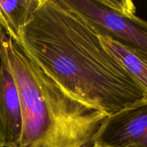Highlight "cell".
<instances>
[{
  "label": "cell",
  "instance_id": "6da1fadb",
  "mask_svg": "<svg viewBox=\"0 0 147 147\" xmlns=\"http://www.w3.org/2000/svg\"><path fill=\"white\" fill-rule=\"evenodd\" d=\"M20 44L67 94L107 116L144 98L98 32L65 0H40Z\"/></svg>",
  "mask_w": 147,
  "mask_h": 147
},
{
  "label": "cell",
  "instance_id": "7a4b0ae2",
  "mask_svg": "<svg viewBox=\"0 0 147 147\" xmlns=\"http://www.w3.org/2000/svg\"><path fill=\"white\" fill-rule=\"evenodd\" d=\"M7 58L22 111L21 136L16 147H90L109 116L65 93L8 37Z\"/></svg>",
  "mask_w": 147,
  "mask_h": 147
},
{
  "label": "cell",
  "instance_id": "3957f363",
  "mask_svg": "<svg viewBox=\"0 0 147 147\" xmlns=\"http://www.w3.org/2000/svg\"><path fill=\"white\" fill-rule=\"evenodd\" d=\"M95 143L147 147V100L143 98L109 116L98 132Z\"/></svg>",
  "mask_w": 147,
  "mask_h": 147
},
{
  "label": "cell",
  "instance_id": "277c9868",
  "mask_svg": "<svg viewBox=\"0 0 147 147\" xmlns=\"http://www.w3.org/2000/svg\"><path fill=\"white\" fill-rule=\"evenodd\" d=\"M3 43V60L0 67V147H16L21 136L22 119L18 90L12 76L6 42Z\"/></svg>",
  "mask_w": 147,
  "mask_h": 147
},
{
  "label": "cell",
  "instance_id": "5b68a950",
  "mask_svg": "<svg viewBox=\"0 0 147 147\" xmlns=\"http://www.w3.org/2000/svg\"><path fill=\"white\" fill-rule=\"evenodd\" d=\"M40 0H0V24L10 39L20 43L26 26L32 19Z\"/></svg>",
  "mask_w": 147,
  "mask_h": 147
},
{
  "label": "cell",
  "instance_id": "8992f818",
  "mask_svg": "<svg viewBox=\"0 0 147 147\" xmlns=\"http://www.w3.org/2000/svg\"><path fill=\"white\" fill-rule=\"evenodd\" d=\"M99 38L106 50L137 82L144 92V98L147 100L146 55L109 37L99 34Z\"/></svg>",
  "mask_w": 147,
  "mask_h": 147
},
{
  "label": "cell",
  "instance_id": "52a82bcc",
  "mask_svg": "<svg viewBox=\"0 0 147 147\" xmlns=\"http://www.w3.org/2000/svg\"><path fill=\"white\" fill-rule=\"evenodd\" d=\"M6 37H7V34L0 24V67H1L3 60V43Z\"/></svg>",
  "mask_w": 147,
  "mask_h": 147
},
{
  "label": "cell",
  "instance_id": "ba28073f",
  "mask_svg": "<svg viewBox=\"0 0 147 147\" xmlns=\"http://www.w3.org/2000/svg\"><path fill=\"white\" fill-rule=\"evenodd\" d=\"M90 147H129V146H109V145H103L100 144L95 143L93 146Z\"/></svg>",
  "mask_w": 147,
  "mask_h": 147
}]
</instances>
